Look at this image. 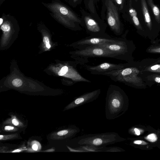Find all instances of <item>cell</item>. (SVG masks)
Here are the masks:
<instances>
[{"label":"cell","instance_id":"cell-1","mask_svg":"<svg viewBox=\"0 0 160 160\" xmlns=\"http://www.w3.org/2000/svg\"><path fill=\"white\" fill-rule=\"evenodd\" d=\"M123 64L124 67L122 69L111 71L104 75L109 77L115 82L132 87L146 85L142 77V68L140 62L133 61Z\"/></svg>","mask_w":160,"mask_h":160},{"label":"cell","instance_id":"cell-2","mask_svg":"<svg viewBox=\"0 0 160 160\" xmlns=\"http://www.w3.org/2000/svg\"><path fill=\"white\" fill-rule=\"evenodd\" d=\"M126 94L119 86L110 84L105 98V116L108 120H113L122 115L127 108Z\"/></svg>","mask_w":160,"mask_h":160},{"label":"cell","instance_id":"cell-3","mask_svg":"<svg viewBox=\"0 0 160 160\" xmlns=\"http://www.w3.org/2000/svg\"><path fill=\"white\" fill-rule=\"evenodd\" d=\"M76 140L78 146L100 148L119 142L124 140V139L116 132H107L83 135L78 137Z\"/></svg>","mask_w":160,"mask_h":160},{"label":"cell","instance_id":"cell-4","mask_svg":"<svg viewBox=\"0 0 160 160\" xmlns=\"http://www.w3.org/2000/svg\"><path fill=\"white\" fill-rule=\"evenodd\" d=\"M98 45L115 54L119 60L127 62L134 61L132 54L136 47L132 40L123 37L119 38L117 41L112 43Z\"/></svg>","mask_w":160,"mask_h":160},{"label":"cell","instance_id":"cell-5","mask_svg":"<svg viewBox=\"0 0 160 160\" xmlns=\"http://www.w3.org/2000/svg\"><path fill=\"white\" fill-rule=\"evenodd\" d=\"M75 61L78 64L84 65L92 58H108L118 59L114 53L99 45L88 47L82 50H76L72 52Z\"/></svg>","mask_w":160,"mask_h":160},{"label":"cell","instance_id":"cell-6","mask_svg":"<svg viewBox=\"0 0 160 160\" xmlns=\"http://www.w3.org/2000/svg\"><path fill=\"white\" fill-rule=\"evenodd\" d=\"M107 8V21L110 28L117 35L122 33L123 28L121 23L118 10L112 0H106Z\"/></svg>","mask_w":160,"mask_h":160},{"label":"cell","instance_id":"cell-7","mask_svg":"<svg viewBox=\"0 0 160 160\" xmlns=\"http://www.w3.org/2000/svg\"><path fill=\"white\" fill-rule=\"evenodd\" d=\"M41 3L53 13L66 17L73 22L81 23V21L74 13L60 0H52L50 3L42 2Z\"/></svg>","mask_w":160,"mask_h":160},{"label":"cell","instance_id":"cell-8","mask_svg":"<svg viewBox=\"0 0 160 160\" xmlns=\"http://www.w3.org/2000/svg\"><path fill=\"white\" fill-rule=\"evenodd\" d=\"M119 38H112L108 35L106 37L90 36L78 41L72 44L77 50H82L92 46L112 43L117 41Z\"/></svg>","mask_w":160,"mask_h":160},{"label":"cell","instance_id":"cell-9","mask_svg":"<svg viewBox=\"0 0 160 160\" xmlns=\"http://www.w3.org/2000/svg\"><path fill=\"white\" fill-rule=\"evenodd\" d=\"M84 68L93 75H104L108 72L122 69L124 67L123 63L118 64L105 62L96 66L84 65Z\"/></svg>","mask_w":160,"mask_h":160},{"label":"cell","instance_id":"cell-10","mask_svg":"<svg viewBox=\"0 0 160 160\" xmlns=\"http://www.w3.org/2000/svg\"><path fill=\"white\" fill-rule=\"evenodd\" d=\"M101 92L100 89L86 92L77 97L67 105L63 111L74 108L85 104L92 102L96 100L99 97Z\"/></svg>","mask_w":160,"mask_h":160},{"label":"cell","instance_id":"cell-11","mask_svg":"<svg viewBox=\"0 0 160 160\" xmlns=\"http://www.w3.org/2000/svg\"><path fill=\"white\" fill-rule=\"evenodd\" d=\"M84 18L87 31L91 36L102 37L108 35L105 33V28L91 16H85Z\"/></svg>","mask_w":160,"mask_h":160},{"label":"cell","instance_id":"cell-12","mask_svg":"<svg viewBox=\"0 0 160 160\" xmlns=\"http://www.w3.org/2000/svg\"><path fill=\"white\" fill-rule=\"evenodd\" d=\"M79 128L75 126L51 133L50 138L54 140H61L71 138L79 133Z\"/></svg>","mask_w":160,"mask_h":160},{"label":"cell","instance_id":"cell-13","mask_svg":"<svg viewBox=\"0 0 160 160\" xmlns=\"http://www.w3.org/2000/svg\"><path fill=\"white\" fill-rule=\"evenodd\" d=\"M51 16L55 21L73 30H79L81 29L80 27H77L75 22L57 13H50Z\"/></svg>","mask_w":160,"mask_h":160},{"label":"cell","instance_id":"cell-14","mask_svg":"<svg viewBox=\"0 0 160 160\" xmlns=\"http://www.w3.org/2000/svg\"><path fill=\"white\" fill-rule=\"evenodd\" d=\"M142 75L146 85H150L153 84H157L160 85V73L142 72Z\"/></svg>","mask_w":160,"mask_h":160},{"label":"cell","instance_id":"cell-15","mask_svg":"<svg viewBox=\"0 0 160 160\" xmlns=\"http://www.w3.org/2000/svg\"><path fill=\"white\" fill-rule=\"evenodd\" d=\"M142 68V72L152 73H160V63H153L142 64L140 62Z\"/></svg>","mask_w":160,"mask_h":160},{"label":"cell","instance_id":"cell-16","mask_svg":"<svg viewBox=\"0 0 160 160\" xmlns=\"http://www.w3.org/2000/svg\"><path fill=\"white\" fill-rule=\"evenodd\" d=\"M142 10L144 17L145 21L149 31H151L152 30V26L151 19L148 12L147 4L145 0H141Z\"/></svg>","mask_w":160,"mask_h":160},{"label":"cell","instance_id":"cell-17","mask_svg":"<svg viewBox=\"0 0 160 160\" xmlns=\"http://www.w3.org/2000/svg\"><path fill=\"white\" fill-rule=\"evenodd\" d=\"M146 49V52L155 54H160V39H156Z\"/></svg>","mask_w":160,"mask_h":160},{"label":"cell","instance_id":"cell-18","mask_svg":"<svg viewBox=\"0 0 160 160\" xmlns=\"http://www.w3.org/2000/svg\"><path fill=\"white\" fill-rule=\"evenodd\" d=\"M4 124L14 126L19 128L24 127L23 123L19 120L15 116L12 115L10 118H8L3 123Z\"/></svg>","mask_w":160,"mask_h":160},{"label":"cell","instance_id":"cell-19","mask_svg":"<svg viewBox=\"0 0 160 160\" xmlns=\"http://www.w3.org/2000/svg\"><path fill=\"white\" fill-rule=\"evenodd\" d=\"M129 13L132 17L133 22L136 27L137 29L139 31H143L138 19L137 17V14L135 10L132 8H130L129 9Z\"/></svg>","mask_w":160,"mask_h":160},{"label":"cell","instance_id":"cell-20","mask_svg":"<svg viewBox=\"0 0 160 160\" xmlns=\"http://www.w3.org/2000/svg\"><path fill=\"white\" fill-rule=\"evenodd\" d=\"M148 3L150 6L157 22H160V11L158 8L153 3L152 0H147Z\"/></svg>","mask_w":160,"mask_h":160},{"label":"cell","instance_id":"cell-21","mask_svg":"<svg viewBox=\"0 0 160 160\" xmlns=\"http://www.w3.org/2000/svg\"><path fill=\"white\" fill-rule=\"evenodd\" d=\"M140 62L142 64H148L153 63H160V57L156 58L144 59Z\"/></svg>","mask_w":160,"mask_h":160},{"label":"cell","instance_id":"cell-22","mask_svg":"<svg viewBox=\"0 0 160 160\" xmlns=\"http://www.w3.org/2000/svg\"><path fill=\"white\" fill-rule=\"evenodd\" d=\"M18 137V136L17 133L7 135H0V140L2 141L17 138Z\"/></svg>","mask_w":160,"mask_h":160},{"label":"cell","instance_id":"cell-23","mask_svg":"<svg viewBox=\"0 0 160 160\" xmlns=\"http://www.w3.org/2000/svg\"><path fill=\"white\" fill-rule=\"evenodd\" d=\"M118 9L122 10L124 6L125 0H112Z\"/></svg>","mask_w":160,"mask_h":160},{"label":"cell","instance_id":"cell-24","mask_svg":"<svg viewBox=\"0 0 160 160\" xmlns=\"http://www.w3.org/2000/svg\"><path fill=\"white\" fill-rule=\"evenodd\" d=\"M68 72V67L67 66H64L61 68L58 74L60 76H62L67 74Z\"/></svg>","mask_w":160,"mask_h":160},{"label":"cell","instance_id":"cell-25","mask_svg":"<svg viewBox=\"0 0 160 160\" xmlns=\"http://www.w3.org/2000/svg\"><path fill=\"white\" fill-rule=\"evenodd\" d=\"M146 139L149 141L154 142L157 140L158 138L155 134L152 133L148 135L146 138Z\"/></svg>","mask_w":160,"mask_h":160},{"label":"cell","instance_id":"cell-26","mask_svg":"<svg viewBox=\"0 0 160 160\" xmlns=\"http://www.w3.org/2000/svg\"><path fill=\"white\" fill-rule=\"evenodd\" d=\"M4 130L8 132H15L18 130V128L12 125H7L4 127Z\"/></svg>","mask_w":160,"mask_h":160},{"label":"cell","instance_id":"cell-27","mask_svg":"<svg viewBox=\"0 0 160 160\" xmlns=\"http://www.w3.org/2000/svg\"><path fill=\"white\" fill-rule=\"evenodd\" d=\"M12 83L14 86L18 87L22 85V82L20 79L16 78L12 81Z\"/></svg>","mask_w":160,"mask_h":160},{"label":"cell","instance_id":"cell-28","mask_svg":"<svg viewBox=\"0 0 160 160\" xmlns=\"http://www.w3.org/2000/svg\"><path fill=\"white\" fill-rule=\"evenodd\" d=\"M43 42L46 44V47L49 48H50L51 46L49 44V40L48 37L47 36H44L43 38Z\"/></svg>","mask_w":160,"mask_h":160},{"label":"cell","instance_id":"cell-29","mask_svg":"<svg viewBox=\"0 0 160 160\" xmlns=\"http://www.w3.org/2000/svg\"><path fill=\"white\" fill-rule=\"evenodd\" d=\"M121 149L120 148L118 147H109L107 152H121L122 151Z\"/></svg>","mask_w":160,"mask_h":160},{"label":"cell","instance_id":"cell-30","mask_svg":"<svg viewBox=\"0 0 160 160\" xmlns=\"http://www.w3.org/2000/svg\"><path fill=\"white\" fill-rule=\"evenodd\" d=\"M68 3L72 6L74 7L76 5L78 0H68Z\"/></svg>","mask_w":160,"mask_h":160},{"label":"cell","instance_id":"cell-31","mask_svg":"<svg viewBox=\"0 0 160 160\" xmlns=\"http://www.w3.org/2000/svg\"><path fill=\"white\" fill-rule=\"evenodd\" d=\"M32 148L33 150L37 151L38 149V146L37 143H34L32 145Z\"/></svg>","mask_w":160,"mask_h":160},{"label":"cell","instance_id":"cell-32","mask_svg":"<svg viewBox=\"0 0 160 160\" xmlns=\"http://www.w3.org/2000/svg\"><path fill=\"white\" fill-rule=\"evenodd\" d=\"M134 131L136 133V134L137 135H139L140 134V132L138 129L136 128H135L134 129Z\"/></svg>","mask_w":160,"mask_h":160},{"label":"cell","instance_id":"cell-33","mask_svg":"<svg viewBox=\"0 0 160 160\" xmlns=\"http://www.w3.org/2000/svg\"><path fill=\"white\" fill-rule=\"evenodd\" d=\"M142 142V141L140 140H136L134 141L133 143L136 144H141Z\"/></svg>","mask_w":160,"mask_h":160},{"label":"cell","instance_id":"cell-34","mask_svg":"<svg viewBox=\"0 0 160 160\" xmlns=\"http://www.w3.org/2000/svg\"><path fill=\"white\" fill-rule=\"evenodd\" d=\"M6 0H0V6H1L2 4Z\"/></svg>","mask_w":160,"mask_h":160},{"label":"cell","instance_id":"cell-35","mask_svg":"<svg viewBox=\"0 0 160 160\" xmlns=\"http://www.w3.org/2000/svg\"><path fill=\"white\" fill-rule=\"evenodd\" d=\"M136 1H137V0H136Z\"/></svg>","mask_w":160,"mask_h":160}]
</instances>
